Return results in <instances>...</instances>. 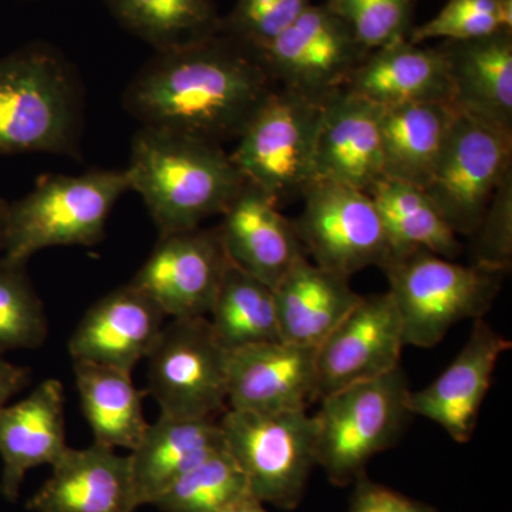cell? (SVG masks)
<instances>
[{
  "label": "cell",
  "mask_w": 512,
  "mask_h": 512,
  "mask_svg": "<svg viewBox=\"0 0 512 512\" xmlns=\"http://www.w3.org/2000/svg\"><path fill=\"white\" fill-rule=\"evenodd\" d=\"M276 87L255 49L218 32L154 52L123 104L140 127L222 146L237 140Z\"/></svg>",
  "instance_id": "6da1fadb"
},
{
  "label": "cell",
  "mask_w": 512,
  "mask_h": 512,
  "mask_svg": "<svg viewBox=\"0 0 512 512\" xmlns=\"http://www.w3.org/2000/svg\"><path fill=\"white\" fill-rule=\"evenodd\" d=\"M160 235L200 228L224 214L244 181L220 144L140 127L123 168Z\"/></svg>",
  "instance_id": "7a4b0ae2"
},
{
  "label": "cell",
  "mask_w": 512,
  "mask_h": 512,
  "mask_svg": "<svg viewBox=\"0 0 512 512\" xmlns=\"http://www.w3.org/2000/svg\"><path fill=\"white\" fill-rule=\"evenodd\" d=\"M82 93L72 67L46 43L0 57V156H79Z\"/></svg>",
  "instance_id": "3957f363"
},
{
  "label": "cell",
  "mask_w": 512,
  "mask_h": 512,
  "mask_svg": "<svg viewBox=\"0 0 512 512\" xmlns=\"http://www.w3.org/2000/svg\"><path fill=\"white\" fill-rule=\"evenodd\" d=\"M126 192L130 187L124 170L43 175L25 197L9 202L3 258L28 264L46 248L99 244L111 212Z\"/></svg>",
  "instance_id": "277c9868"
},
{
  "label": "cell",
  "mask_w": 512,
  "mask_h": 512,
  "mask_svg": "<svg viewBox=\"0 0 512 512\" xmlns=\"http://www.w3.org/2000/svg\"><path fill=\"white\" fill-rule=\"evenodd\" d=\"M382 271L402 319L404 343L433 348L467 319H483L507 274L423 249L393 256Z\"/></svg>",
  "instance_id": "5b68a950"
},
{
  "label": "cell",
  "mask_w": 512,
  "mask_h": 512,
  "mask_svg": "<svg viewBox=\"0 0 512 512\" xmlns=\"http://www.w3.org/2000/svg\"><path fill=\"white\" fill-rule=\"evenodd\" d=\"M409 383L402 366L345 387L320 400L315 414L318 424V467L330 483L346 487L366 474L377 454L400 439L409 409Z\"/></svg>",
  "instance_id": "8992f818"
},
{
  "label": "cell",
  "mask_w": 512,
  "mask_h": 512,
  "mask_svg": "<svg viewBox=\"0 0 512 512\" xmlns=\"http://www.w3.org/2000/svg\"><path fill=\"white\" fill-rule=\"evenodd\" d=\"M220 426L225 448L264 504L295 510L318 467V424L306 410L281 413L227 409Z\"/></svg>",
  "instance_id": "52a82bcc"
},
{
  "label": "cell",
  "mask_w": 512,
  "mask_h": 512,
  "mask_svg": "<svg viewBox=\"0 0 512 512\" xmlns=\"http://www.w3.org/2000/svg\"><path fill=\"white\" fill-rule=\"evenodd\" d=\"M322 104L276 87L229 153L242 181L281 207L312 183Z\"/></svg>",
  "instance_id": "ba28073f"
},
{
  "label": "cell",
  "mask_w": 512,
  "mask_h": 512,
  "mask_svg": "<svg viewBox=\"0 0 512 512\" xmlns=\"http://www.w3.org/2000/svg\"><path fill=\"white\" fill-rule=\"evenodd\" d=\"M228 352L208 318L165 323L147 357V393L161 414L218 419L228 406Z\"/></svg>",
  "instance_id": "9c48e42d"
},
{
  "label": "cell",
  "mask_w": 512,
  "mask_h": 512,
  "mask_svg": "<svg viewBox=\"0 0 512 512\" xmlns=\"http://www.w3.org/2000/svg\"><path fill=\"white\" fill-rule=\"evenodd\" d=\"M303 208L293 221L313 264L346 278L383 268L393 256L382 217L365 191L312 181L301 195Z\"/></svg>",
  "instance_id": "30bf717a"
},
{
  "label": "cell",
  "mask_w": 512,
  "mask_h": 512,
  "mask_svg": "<svg viewBox=\"0 0 512 512\" xmlns=\"http://www.w3.org/2000/svg\"><path fill=\"white\" fill-rule=\"evenodd\" d=\"M512 171V131L458 110L424 192L457 235L471 237L501 181Z\"/></svg>",
  "instance_id": "8fae6325"
},
{
  "label": "cell",
  "mask_w": 512,
  "mask_h": 512,
  "mask_svg": "<svg viewBox=\"0 0 512 512\" xmlns=\"http://www.w3.org/2000/svg\"><path fill=\"white\" fill-rule=\"evenodd\" d=\"M256 52L276 86L318 104L342 92L369 53L338 16L315 3Z\"/></svg>",
  "instance_id": "7c38bea8"
},
{
  "label": "cell",
  "mask_w": 512,
  "mask_h": 512,
  "mask_svg": "<svg viewBox=\"0 0 512 512\" xmlns=\"http://www.w3.org/2000/svg\"><path fill=\"white\" fill-rule=\"evenodd\" d=\"M229 264L217 228L160 235L131 285L167 318H208Z\"/></svg>",
  "instance_id": "4fadbf2b"
},
{
  "label": "cell",
  "mask_w": 512,
  "mask_h": 512,
  "mask_svg": "<svg viewBox=\"0 0 512 512\" xmlns=\"http://www.w3.org/2000/svg\"><path fill=\"white\" fill-rule=\"evenodd\" d=\"M402 319L389 292L359 302L316 349V402L400 367Z\"/></svg>",
  "instance_id": "5bb4252c"
},
{
  "label": "cell",
  "mask_w": 512,
  "mask_h": 512,
  "mask_svg": "<svg viewBox=\"0 0 512 512\" xmlns=\"http://www.w3.org/2000/svg\"><path fill=\"white\" fill-rule=\"evenodd\" d=\"M511 340L484 319L474 320L473 332L450 366L429 386L409 394L413 416L433 421L457 443L471 440L501 355Z\"/></svg>",
  "instance_id": "9a60e30c"
},
{
  "label": "cell",
  "mask_w": 512,
  "mask_h": 512,
  "mask_svg": "<svg viewBox=\"0 0 512 512\" xmlns=\"http://www.w3.org/2000/svg\"><path fill=\"white\" fill-rule=\"evenodd\" d=\"M316 349L275 340L229 350L228 409L306 410L316 402Z\"/></svg>",
  "instance_id": "2e32d148"
},
{
  "label": "cell",
  "mask_w": 512,
  "mask_h": 512,
  "mask_svg": "<svg viewBox=\"0 0 512 512\" xmlns=\"http://www.w3.org/2000/svg\"><path fill=\"white\" fill-rule=\"evenodd\" d=\"M383 178L379 107L346 90L333 94L320 109L312 181L369 192Z\"/></svg>",
  "instance_id": "e0dca14e"
},
{
  "label": "cell",
  "mask_w": 512,
  "mask_h": 512,
  "mask_svg": "<svg viewBox=\"0 0 512 512\" xmlns=\"http://www.w3.org/2000/svg\"><path fill=\"white\" fill-rule=\"evenodd\" d=\"M165 319L146 293L120 286L84 313L69 340L70 357L131 373L156 346Z\"/></svg>",
  "instance_id": "ac0fdd59"
},
{
  "label": "cell",
  "mask_w": 512,
  "mask_h": 512,
  "mask_svg": "<svg viewBox=\"0 0 512 512\" xmlns=\"http://www.w3.org/2000/svg\"><path fill=\"white\" fill-rule=\"evenodd\" d=\"M32 512H136L130 456L93 441L67 448L26 503Z\"/></svg>",
  "instance_id": "d6986e66"
},
{
  "label": "cell",
  "mask_w": 512,
  "mask_h": 512,
  "mask_svg": "<svg viewBox=\"0 0 512 512\" xmlns=\"http://www.w3.org/2000/svg\"><path fill=\"white\" fill-rule=\"evenodd\" d=\"M221 218L217 229L229 261L272 288L306 256L293 221L251 185H242Z\"/></svg>",
  "instance_id": "ffe728a7"
},
{
  "label": "cell",
  "mask_w": 512,
  "mask_h": 512,
  "mask_svg": "<svg viewBox=\"0 0 512 512\" xmlns=\"http://www.w3.org/2000/svg\"><path fill=\"white\" fill-rule=\"evenodd\" d=\"M66 394L60 380L46 379L19 402L0 412V494L16 503L26 474L50 467L69 448L64 419Z\"/></svg>",
  "instance_id": "44dd1931"
},
{
  "label": "cell",
  "mask_w": 512,
  "mask_h": 512,
  "mask_svg": "<svg viewBox=\"0 0 512 512\" xmlns=\"http://www.w3.org/2000/svg\"><path fill=\"white\" fill-rule=\"evenodd\" d=\"M343 90L379 109L423 101L453 103L450 74L441 47L414 45L407 39L367 53Z\"/></svg>",
  "instance_id": "7402d4cb"
},
{
  "label": "cell",
  "mask_w": 512,
  "mask_h": 512,
  "mask_svg": "<svg viewBox=\"0 0 512 512\" xmlns=\"http://www.w3.org/2000/svg\"><path fill=\"white\" fill-rule=\"evenodd\" d=\"M458 110L512 131V30L441 45Z\"/></svg>",
  "instance_id": "603a6c76"
},
{
  "label": "cell",
  "mask_w": 512,
  "mask_h": 512,
  "mask_svg": "<svg viewBox=\"0 0 512 512\" xmlns=\"http://www.w3.org/2000/svg\"><path fill=\"white\" fill-rule=\"evenodd\" d=\"M224 448L218 419H178L160 414L128 454L138 507L156 503L178 478Z\"/></svg>",
  "instance_id": "cb8c5ba5"
},
{
  "label": "cell",
  "mask_w": 512,
  "mask_h": 512,
  "mask_svg": "<svg viewBox=\"0 0 512 512\" xmlns=\"http://www.w3.org/2000/svg\"><path fill=\"white\" fill-rule=\"evenodd\" d=\"M279 336L284 342L315 346L328 338L359 302L349 278L303 256L274 288Z\"/></svg>",
  "instance_id": "d4e9b609"
},
{
  "label": "cell",
  "mask_w": 512,
  "mask_h": 512,
  "mask_svg": "<svg viewBox=\"0 0 512 512\" xmlns=\"http://www.w3.org/2000/svg\"><path fill=\"white\" fill-rule=\"evenodd\" d=\"M457 116L458 109L451 101L380 109L384 178L426 188Z\"/></svg>",
  "instance_id": "484cf974"
},
{
  "label": "cell",
  "mask_w": 512,
  "mask_h": 512,
  "mask_svg": "<svg viewBox=\"0 0 512 512\" xmlns=\"http://www.w3.org/2000/svg\"><path fill=\"white\" fill-rule=\"evenodd\" d=\"M82 412L96 443L134 450L148 424L144 417L147 389H138L131 373L89 362H73Z\"/></svg>",
  "instance_id": "4316f807"
},
{
  "label": "cell",
  "mask_w": 512,
  "mask_h": 512,
  "mask_svg": "<svg viewBox=\"0 0 512 512\" xmlns=\"http://www.w3.org/2000/svg\"><path fill=\"white\" fill-rule=\"evenodd\" d=\"M367 194L382 217L393 256L423 249L456 259L463 252L458 235L423 188L383 178Z\"/></svg>",
  "instance_id": "83f0119b"
},
{
  "label": "cell",
  "mask_w": 512,
  "mask_h": 512,
  "mask_svg": "<svg viewBox=\"0 0 512 512\" xmlns=\"http://www.w3.org/2000/svg\"><path fill=\"white\" fill-rule=\"evenodd\" d=\"M208 320L227 350L281 340L274 288L231 261Z\"/></svg>",
  "instance_id": "f1b7e54d"
},
{
  "label": "cell",
  "mask_w": 512,
  "mask_h": 512,
  "mask_svg": "<svg viewBox=\"0 0 512 512\" xmlns=\"http://www.w3.org/2000/svg\"><path fill=\"white\" fill-rule=\"evenodd\" d=\"M114 19L154 52L177 49L221 32L212 0H104Z\"/></svg>",
  "instance_id": "f546056e"
},
{
  "label": "cell",
  "mask_w": 512,
  "mask_h": 512,
  "mask_svg": "<svg viewBox=\"0 0 512 512\" xmlns=\"http://www.w3.org/2000/svg\"><path fill=\"white\" fill-rule=\"evenodd\" d=\"M249 494L247 477L224 448L178 478L153 505L163 512H220Z\"/></svg>",
  "instance_id": "4dcf8cb0"
},
{
  "label": "cell",
  "mask_w": 512,
  "mask_h": 512,
  "mask_svg": "<svg viewBox=\"0 0 512 512\" xmlns=\"http://www.w3.org/2000/svg\"><path fill=\"white\" fill-rule=\"evenodd\" d=\"M47 335L45 305L26 264L0 259V356L10 350L40 348Z\"/></svg>",
  "instance_id": "1f68e13d"
},
{
  "label": "cell",
  "mask_w": 512,
  "mask_h": 512,
  "mask_svg": "<svg viewBox=\"0 0 512 512\" xmlns=\"http://www.w3.org/2000/svg\"><path fill=\"white\" fill-rule=\"evenodd\" d=\"M417 0H323L366 52L407 39L414 28Z\"/></svg>",
  "instance_id": "d6a6232c"
},
{
  "label": "cell",
  "mask_w": 512,
  "mask_h": 512,
  "mask_svg": "<svg viewBox=\"0 0 512 512\" xmlns=\"http://www.w3.org/2000/svg\"><path fill=\"white\" fill-rule=\"evenodd\" d=\"M473 262L508 274L512 265V171L495 190L474 234Z\"/></svg>",
  "instance_id": "836d02e7"
},
{
  "label": "cell",
  "mask_w": 512,
  "mask_h": 512,
  "mask_svg": "<svg viewBox=\"0 0 512 512\" xmlns=\"http://www.w3.org/2000/svg\"><path fill=\"white\" fill-rule=\"evenodd\" d=\"M353 485L349 512H437L430 505L375 483L366 474L357 478Z\"/></svg>",
  "instance_id": "e575fe53"
},
{
  "label": "cell",
  "mask_w": 512,
  "mask_h": 512,
  "mask_svg": "<svg viewBox=\"0 0 512 512\" xmlns=\"http://www.w3.org/2000/svg\"><path fill=\"white\" fill-rule=\"evenodd\" d=\"M32 372L29 367L16 365L0 356V412L10 399L29 386Z\"/></svg>",
  "instance_id": "d590c367"
},
{
  "label": "cell",
  "mask_w": 512,
  "mask_h": 512,
  "mask_svg": "<svg viewBox=\"0 0 512 512\" xmlns=\"http://www.w3.org/2000/svg\"><path fill=\"white\" fill-rule=\"evenodd\" d=\"M220 512H266V510L262 501L249 494L239 498L235 503L229 504L228 507H225Z\"/></svg>",
  "instance_id": "8d00e7d4"
},
{
  "label": "cell",
  "mask_w": 512,
  "mask_h": 512,
  "mask_svg": "<svg viewBox=\"0 0 512 512\" xmlns=\"http://www.w3.org/2000/svg\"><path fill=\"white\" fill-rule=\"evenodd\" d=\"M8 208L9 201L0 198V259L5 255L6 229H8Z\"/></svg>",
  "instance_id": "74e56055"
}]
</instances>
